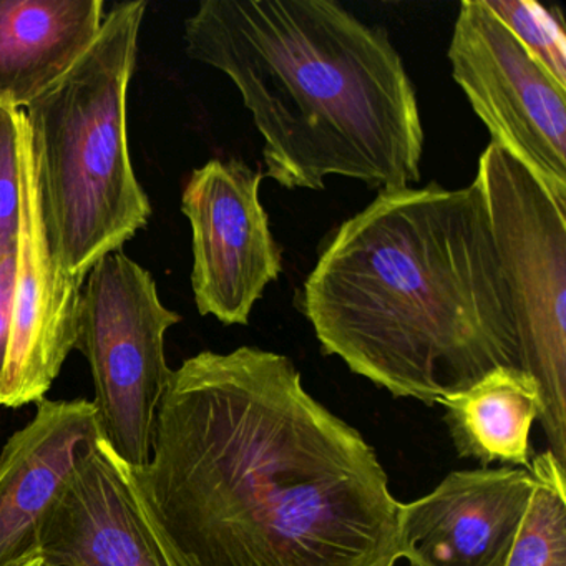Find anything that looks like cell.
I'll return each mask as SVG.
<instances>
[{
    "mask_svg": "<svg viewBox=\"0 0 566 566\" xmlns=\"http://www.w3.org/2000/svg\"><path fill=\"white\" fill-rule=\"evenodd\" d=\"M127 469L184 566L400 559V502L376 450L306 392L283 354L243 346L185 360L150 460Z\"/></svg>",
    "mask_w": 566,
    "mask_h": 566,
    "instance_id": "cell-1",
    "label": "cell"
},
{
    "mask_svg": "<svg viewBox=\"0 0 566 566\" xmlns=\"http://www.w3.org/2000/svg\"><path fill=\"white\" fill-rule=\"evenodd\" d=\"M324 354L426 406L499 367L518 331L480 185L390 188L344 221L304 281Z\"/></svg>",
    "mask_w": 566,
    "mask_h": 566,
    "instance_id": "cell-2",
    "label": "cell"
},
{
    "mask_svg": "<svg viewBox=\"0 0 566 566\" xmlns=\"http://www.w3.org/2000/svg\"><path fill=\"white\" fill-rule=\"evenodd\" d=\"M185 42L240 92L264 177L287 190H324L329 177L379 191L419 184V101L386 29L333 0H207Z\"/></svg>",
    "mask_w": 566,
    "mask_h": 566,
    "instance_id": "cell-3",
    "label": "cell"
},
{
    "mask_svg": "<svg viewBox=\"0 0 566 566\" xmlns=\"http://www.w3.org/2000/svg\"><path fill=\"white\" fill-rule=\"evenodd\" d=\"M145 11L144 0L115 4L87 54L25 114L55 260L78 286L151 217L127 142V92Z\"/></svg>",
    "mask_w": 566,
    "mask_h": 566,
    "instance_id": "cell-4",
    "label": "cell"
},
{
    "mask_svg": "<svg viewBox=\"0 0 566 566\" xmlns=\"http://www.w3.org/2000/svg\"><path fill=\"white\" fill-rule=\"evenodd\" d=\"M475 181L512 297L520 367L538 386L548 450L566 469V211L492 142Z\"/></svg>",
    "mask_w": 566,
    "mask_h": 566,
    "instance_id": "cell-5",
    "label": "cell"
},
{
    "mask_svg": "<svg viewBox=\"0 0 566 566\" xmlns=\"http://www.w3.org/2000/svg\"><path fill=\"white\" fill-rule=\"evenodd\" d=\"M180 321L161 303L154 276L120 251L102 258L82 287L75 349L91 366L102 439L134 469L150 460L174 373L165 336Z\"/></svg>",
    "mask_w": 566,
    "mask_h": 566,
    "instance_id": "cell-6",
    "label": "cell"
},
{
    "mask_svg": "<svg viewBox=\"0 0 566 566\" xmlns=\"http://www.w3.org/2000/svg\"><path fill=\"white\" fill-rule=\"evenodd\" d=\"M452 77L510 157L566 211V88L483 0H463L449 52Z\"/></svg>",
    "mask_w": 566,
    "mask_h": 566,
    "instance_id": "cell-7",
    "label": "cell"
},
{
    "mask_svg": "<svg viewBox=\"0 0 566 566\" xmlns=\"http://www.w3.org/2000/svg\"><path fill=\"white\" fill-rule=\"evenodd\" d=\"M264 174L241 160H210L191 174L181 197L190 221L191 287L201 316L247 326L283 256L260 200Z\"/></svg>",
    "mask_w": 566,
    "mask_h": 566,
    "instance_id": "cell-8",
    "label": "cell"
},
{
    "mask_svg": "<svg viewBox=\"0 0 566 566\" xmlns=\"http://www.w3.org/2000/svg\"><path fill=\"white\" fill-rule=\"evenodd\" d=\"M21 227L15 253L14 316L0 407L21 409L44 399L77 343L82 286L55 260L45 224L38 165L25 112H18Z\"/></svg>",
    "mask_w": 566,
    "mask_h": 566,
    "instance_id": "cell-9",
    "label": "cell"
},
{
    "mask_svg": "<svg viewBox=\"0 0 566 566\" xmlns=\"http://www.w3.org/2000/svg\"><path fill=\"white\" fill-rule=\"evenodd\" d=\"M533 492L526 469L452 472L400 503L399 555L410 566H505Z\"/></svg>",
    "mask_w": 566,
    "mask_h": 566,
    "instance_id": "cell-10",
    "label": "cell"
},
{
    "mask_svg": "<svg viewBox=\"0 0 566 566\" xmlns=\"http://www.w3.org/2000/svg\"><path fill=\"white\" fill-rule=\"evenodd\" d=\"M101 439L92 400L35 402L31 422L0 449V566L41 556L49 516Z\"/></svg>",
    "mask_w": 566,
    "mask_h": 566,
    "instance_id": "cell-11",
    "label": "cell"
},
{
    "mask_svg": "<svg viewBox=\"0 0 566 566\" xmlns=\"http://www.w3.org/2000/svg\"><path fill=\"white\" fill-rule=\"evenodd\" d=\"M41 556L71 566H184L104 439L49 516Z\"/></svg>",
    "mask_w": 566,
    "mask_h": 566,
    "instance_id": "cell-12",
    "label": "cell"
},
{
    "mask_svg": "<svg viewBox=\"0 0 566 566\" xmlns=\"http://www.w3.org/2000/svg\"><path fill=\"white\" fill-rule=\"evenodd\" d=\"M102 0H0V108H28L94 45Z\"/></svg>",
    "mask_w": 566,
    "mask_h": 566,
    "instance_id": "cell-13",
    "label": "cell"
},
{
    "mask_svg": "<svg viewBox=\"0 0 566 566\" xmlns=\"http://www.w3.org/2000/svg\"><path fill=\"white\" fill-rule=\"evenodd\" d=\"M457 453L483 467L493 462L530 470V432L542 400L535 379L518 367H499L462 392L439 400Z\"/></svg>",
    "mask_w": 566,
    "mask_h": 566,
    "instance_id": "cell-14",
    "label": "cell"
},
{
    "mask_svg": "<svg viewBox=\"0 0 566 566\" xmlns=\"http://www.w3.org/2000/svg\"><path fill=\"white\" fill-rule=\"evenodd\" d=\"M530 472L532 496L505 566H566V469L545 450Z\"/></svg>",
    "mask_w": 566,
    "mask_h": 566,
    "instance_id": "cell-15",
    "label": "cell"
},
{
    "mask_svg": "<svg viewBox=\"0 0 566 566\" xmlns=\"http://www.w3.org/2000/svg\"><path fill=\"white\" fill-rule=\"evenodd\" d=\"M516 41L566 88V34L562 12L533 0H483Z\"/></svg>",
    "mask_w": 566,
    "mask_h": 566,
    "instance_id": "cell-16",
    "label": "cell"
},
{
    "mask_svg": "<svg viewBox=\"0 0 566 566\" xmlns=\"http://www.w3.org/2000/svg\"><path fill=\"white\" fill-rule=\"evenodd\" d=\"M18 112L0 108V261L18 251L21 227Z\"/></svg>",
    "mask_w": 566,
    "mask_h": 566,
    "instance_id": "cell-17",
    "label": "cell"
},
{
    "mask_svg": "<svg viewBox=\"0 0 566 566\" xmlns=\"http://www.w3.org/2000/svg\"><path fill=\"white\" fill-rule=\"evenodd\" d=\"M18 253V251H15ZM15 253L0 261V377L8 363L14 316Z\"/></svg>",
    "mask_w": 566,
    "mask_h": 566,
    "instance_id": "cell-18",
    "label": "cell"
},
{
    "mask_svg": "<svg viewBox=\"0 0 566 566\" xmlns=\"http://www.w3.org/2000/svg\"><path fill=\"white\" fill-rule=\"evenodd\" d=\"M25 566H71V565H62V563H54L49 562V559L42 558V556H39V558L32 559L31 563H28Z\"/></svg>",
    "mask_w": 566,
    "mask_h": 566,
    "instance_id": "cell-19",
    "label": "cell"
}]
</instances>
